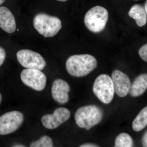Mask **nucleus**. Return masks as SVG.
<instances>
[{"mask_svg":"<svg viewBox=\"0 0 147 147\" xmlns=\"http://www.w3.org/2000/svg\"><path fill=\"white\" fill-rule=\"evenodd\" d=\"M97 66L96 59L89 54L72 55L66 63L67 72L75 77L86 76L93 71Z\"/></svg>","mask_w":147,"mask_h":147,"instance_id":"1","label":"nucleus"},{"mask_svg":"<svg viewBox=\"0 0 147 147\" xmlns=\"http://www.w3.org/2000/svg\"><path fill=\"white\" fill-rule=\"evenodd\" d=\"M102 109L95 105H89L79 108L75 115L76 124L79 127L89 130L102 120Z\"/></svg>","mask_w":147,"mask_h":147,"instance_id":"2","label":"nucleus"},{"mask_svg":"<svg viewBox=\"0 0 147 147\" xmlns=\"http://www.w3.org/2000/svg\"><path fill=\"white\" fill-rule=\"evenodd\" d=\"M33 25L39 34L45 38L55 36L62 28L59 18L43 13H38L35 16Z\"/></svg>","mask_w":147,"mask_h":147,"instance_id":"3","label":"nucleus"},{"mask_svg":"<svg viewBox=\"0 0 147 147\" xmlns=\"http://www.w3.org/2000/svg\"><path fill=\"white\" fill-rule=\"evenodd\" d=\"M108 18L109 13L106 9L100 6H96L86 13L84 23L89 30L97 33L105 28Z\"/></svg>","mask_w":147,"mask_h":147,"instance_id":"4","label":"nucleus"},{"mask_svg":"<svg viewBox=\"0 0 147 147\" xmlns=\"http://www.w3.org/2000/svg\"><path fill=\"white\" fill-rule=\"evenodd\" d=\"M93 91L102 103H110L115 93L111 77L106 74H100L98 76L93 86Z\"/></svg>","mask_w":147,"mask_h":147,"instance_id":"5","label":"nucleus"},{"mask_svg":"<svg viewBox=\"0 0 147 147\" xmlns=\"http://www.w3.org/2000/svg\"><path fill=\"white\" fill-rule=\"evenodd\" d=\"M24 121V115L19 111L5 113L0 117V135L13 133L20 127Z\"/></svg>","mask_w":147,"mask_h":147,"instance_id":"6","label":"nucleus"},{"mask_svg":"<svg viewBox=\"0 0 147 147\" xmlns=\"http://www.w3.org/2000/svg\"><path fill=\"white\" fill-rule=\"evenodd\" d=\"M16 57L19 63L25 68L41 70L46 66V62L40 54L32 50H19L16 54Z\"/></svg>","mask_w":147,"mask_h":147,"instance_id":"7","label":"nucleus"},{"mask_svg":"<svg viewBox=\"0 0 147 147\" xmlns=\"http://www.w3.org/2000/svg\"><path fill=\"white\" fill-rule=\"evenodd\" d=\"M21 78L25 85L38 91L44 89L47 82L46 75L43 72L33 69H24L21 74Z\"/></svg>","mask_w":147,"mask_h":147,"instance_id":"8","label":"nucleus"},{"mask_svg":"<svg viewBox=\"0 0 147 147\" xmlns=\"http://www.w3.org/2000/svg\"><path fill=\"white\" fill-rule=\"evenodd\" d=\"M70 117V112L67 108H59L54 111L53 114H47L41 118L43 126L48 129L57 128L65 122Z\"/></svg>","mask_w":147,"mask_h":147,"instance_id":"9","label":"nucleus"},{"mask_svg":"<svg viewBox=\"0 0 147 147\" xmlns=\"http://www.w3.org/2000/svg\"><path fill=\"white\" fill-rule=\"evenodd\" d=\"M112 79L115 92L121 97L126 96L129 92L131 82L127 75L118 69L112 74Z\"/></svg>","mask_w":147,"mask_h":147,"instance_id":"10","label":"nucleus"},{"mask_svg":"<svg viewBox=\"0 0 147 147\" xmlns=\"http://www.w3.org/2000/svg\"><path fill=\"white\" fill-rule=\"evenodd\" d=\"M70 86L67 82L61 79H56L52 85V94L55 101L64 104L68 102L69 97L68 93Z\"/></svg>","mask_w":147,"mask_h":147,"instance_id":"11","label":"nucleus"},{"mask_svg":"<svg viewBox=\"0 0 147 147\" xmlns=\"http://www.w3.org/2000/svg\"><path fill=\"white\" fill-rule=\"evenodd\" d=\"M16 22L13 13L5 6L0 7V28L8 33L14 32Z\"/></svg>","mask_w":147,"mask_h":147,"instance_id":"12","label":"nucleus"},{"mask_svg":"<svg viewBox=\"0 0 147 147\" xmlns=\"http://www.w3.org/2000/svg\"><path fill=\"white\" fill-rule=\"evenodd\" d=\"M147 88V74H141L134 80L130 87V94L133 97H138L143 94Z\"/></svg>","mask_w":147,"mask_h":147,"instance_id":"13","label":"nucleus"},{"mask_svg":"<svg viewBox=\"0 0 147 147\" xmlns=\"http://www.w3.org/2000/svg\"><path fill=\"white\" fill-rule=\"evenodd\" d=\"M147 12L140 4L134 5L128 12L129 16L133 18L139 27L144 26L147 23Z\"/></svg>","mask_w":147,"mask_h":147,"instance_id":"14","label":"nucleus"},{"mask_svg":"<svg viewBox=\"0 0 147 147\" xmlns=\"http://www.w3.org/2000/svg\"><path fill=\"white\" fill-rule=\"evenodd\" d=\"M147 125V107L142 109L134 119L132 123V128L135 131L144 129Z\"/></svg>","mask_w":147,"mask_h":147,"instance_id":"15","label":"nucleus"},{"mask_svg":"<svg viewBox=\"0 0 147 147\" xmlns=\"http://www.w3.org/2000/svg\"><path fill=\"white\" fill-rule=\"evenodd\" d=\"M133 141L130 135L126 133H122L117 137L115 141V147L133 146Z\"/></svg>","mask_w":147,"mask_h":147,"instance_id":"16","label":"nucleus"},{"mask_svg":"<svg viewBox=\"0 0 147 147\" xmlns=\"http://www.w3.org/2000/svg\"><path fill=\"white\" fill-rule=\"evenodd\" d=\"M30 147H53V141L52 138L48 136H44L39 140L31 143Z\"/></svg>","mask_w":147,"mask_h":147,"instance_id":"17","label":"nucleus"},{"mask_svg":"<svg viewBox=\"0 0 147 147\" xmlns=\"http://www.w3.org/2000/svg\"><path fill=\"white\" fill-rule=\"evenodd\" d=\"M140 57L145 61H147V44H146L141 47L139 51Z\"/></svg>","mask_w":147,"mask_h":147,"instance_id":"18","label":"nucleus"},{"mask_svg":"<svg viewBox=\"0 0 147 147\" xmlns=\"http://www.w3.org/2000/svg\"><path fill=\"white\" fill-rule=\"evenodd\" d=\"M6 52L5 50L2 47H0V67L1 66L5 60Z\"/></svg>","mask_w":147,"mask_h":147,"instance_id":"19","label":"nucleus"},{"mask_svg":"<svg viewBox=\"0 0 147 147\" xmlns=\"http://www.w3.org/2000/svg\"><path fill=\"white\" fill-rule=\"evenodd\" d=\"M142 144L144 147H147V133L146 131V133L144 134V137L142 139Z\"/></svg>","mask_w":147,"mask_h":147,"instance_id":"20","label":"nucleus"},{"mask_svg":"<svg viewBox=\"0 0 147 147\" xmlns=\"http://www.w3.org/2000/svg\"><path fill=\"white\" fill-rule=\"evenodd\" d=\"M80 147H98L97 145L92 144H85L79 146Z\"/></svg>","mask_w":147,"mask_h":147,"instance_id":"21","label":"nucleus"},{"mask_svg":"<svg viewBox=\"0 0 147 147\" xmlns=\"http://www.w3.org/2000/svg\"><path fill=\"white\" fill-rule=\"evenodd\" d=\"M12 147H26V146H24V145L22 144H15L13 145Z\"/></svg>","mask_w":147,"mask_h":147,"instance_id":"22","label":"nucleus"},{"mask_svg":"<svg viewBox=\"0 0 147 147\" xmlns=\"http://www.w3.org/2000/svg\"><path fill=\"white\" fill-rule=\"evenodd\" d=\"M5 1L6 0H0V6L2 5Z\"/></svg>","mask_w":147,"mask_h":147,"instance_id":"23","label":"nucleus"},{"mask_svg":"<svg viewBox=\"0 0 147 147\" xmlns=\"http://www.w3.org/2000/svg\"><path fill=\"white\" fill-rule=\"evenodd\" d=\"M147 1H146V3H145L144 7L145 10H146V12H147Z\"/></svg>","mask_w":147,"mask_h":147,"instance_id":"24","label":"nucleus"},{"mask_svg":"<svg viewBox=\"0 0 147 147\" xmlns=\"http://www.w3.org/2000/svg\"><path fill=\"white\" fill-rule=\"evenodd\" d=\"M2 95L0 93V104H1V102H2Z\"/></svg>","mask_w":147,"mask_h":147,"instance_id":"25","label":"nucleus"},{"mask_svg":"<svg viewBox=\"0 0 147 147\" xmlns=\"http://www.w3.org/2000/svg\"><path fill=\"white\" fill-rule=\"evenodd\" d=\"M57 1L61 2H66V1H67V0H57Z\"/></svg>","mask_w":147,"mask_h":147,"instance_id":"26","label":"nucleus"},{"mask_svg":"<svg viewBox=\"0 0 147 147\" xmlns=\"http://www.w3.org/2000/svg\"><path fill=\"white\" fill-rule=\"evenodd\" d=\"M17 31H19V29H18V30H17Z\"/></svg>","mask_w":147,"mask_h":147,"instance_id":"27","label":"nucleus"},{"mask_svg":"<svg viewBox=\"0 0 147 147\" xmlns=\"http://www.w3.org/2000/svg\"><path fill=\"white\" fill-rule=\"evenodd\" d=\"M135 1H138V0H135Z\"/></svg>","mask_w":147,"mask_h":147,"instance_id":"28","label":"nucleus"}]
</instances>
